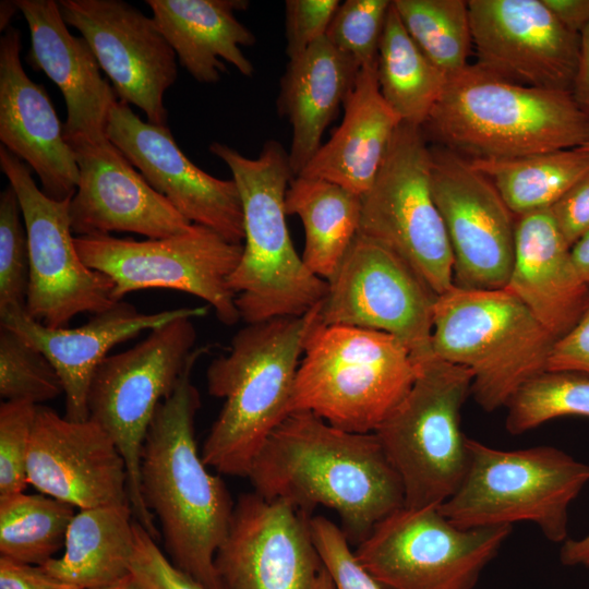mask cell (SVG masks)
I'll list each match as a JSON object with an SVG mask.
<instances>
[{"instance_id":"cell-12","label":"cell","mask_w":589,"mask_h":589,"mask_svg":"<svg viewBox=\"0 0 589 589\" xmlns=\"http://www.w3.org/2000/svg\"><path fill=\"white\" fill-rule=\"evenodd\" d=\"M512 526L460 528L438 506H401L354 554L383 589H472Z\"/></svg>"},{"instance_id":"cell-44","label":"cell","mask_w":589,"mask_h":589,"mask_svg":"<svg viewBox=\"0 0 589 589\" xmlns=\"http://www.w3.org/2000/svg\"><path fill=\"white\" fill-rule=\"evenodd\" d=\"M551 212L564 239L573 247L589 231V173L561 197Z\"/></svg>"},{"instance_id":"cell-52","label":"cell","mask_w":589,"mask_h":589,"mask_svg":"<svg viewBox=\"0 0 589 589\" xmlns=\"http://www.w3.org/2000/svg\"><path fill=\"white\" fill-rule=\"evenodd\" d=\"M101 589H144V588L140 585L136 578L130 573L120 581L113 584L112 586L101 588Z\"/></svg>"},{"instance_id":"cell-32","label":"cell","mask_w":589,"mask_h":589,"mask_svg":"<svg viewBox=\"0 0 589 589\" xmlns=\"http://www.w3.org/2000/svg\"><path fill=\"white\" fill-rule=\"evenodd\" d=\"M376 75L383 98L401 122L420 128L447 81L410 37L393 1L378 47Z\"/></svg>"},{"instance_id":"cell-46","label":"cell","mask_w":589,"mask_h":589,"mask_svg":"<svg viewBox=\"0 0 589 589\" xmlns=\"http://www.w3.org/2000/svg\"><path fill=\"white\" fill-rule=\"evenodd\" d=\"M0 589H72L48 575L41 566L0 556Z\"/></svg>"},{"instance_id":"cell-19","label":"cell","mask_w":589,"mask_h":589,"mask_svg":"<svg viewBox=\"0 0 589 589\" xmlns=\"http://www.w3.org/2000/svg\"><path fill=\"white\" fill-rule=\"evenodd\" d=\"M478 63L515 83L570 92L580 35L543 0L468 1Z\"/></svg>"},{"instance_id":"cell-53","label":"cell","mask_w":589,"mask_h":589,"mask_svg":"<svg viewBox=\"0 0 589 589\" xmlns=\"http://www.w3.org/2000/svg\"><path fill=\"white\" fill-rule=\"evenodd\" d=\"M313 589H335L334 584L324 567L321 569Z\"/></svg>"},{"instance_id":"cell-29","label":"cell","mask_w":589,"mask_h":589,"mask_svg":"<svg viewBox=\"0 0 589 589\" xmlns=\"http://www.w3.org/2000/svg\"><path fill=\"white\" fill-rule=\"evenodd\" d=\"M360 67L326 37L289 60L280 79L278 111L291 125L288 152L294 177L322 146L327 125L354 84Z\"/></svg>"},{"instance_id":"cell-10","label":"cell","mask_w":589,"mask_h":589,"mask_svg":"<svg viewBox=\"0 0 589 589\" xmlns=\"http://www.w3.org/2000/svg\"><path fill=\"white\" fill-rule=\"evenodd\" d=\"M195 341L191 317L154 328L134 347L105 358L88 389V419L99 424L120 450L134 518L156 541V519L141 494V453L158 405L175 390L189 364L207 350L194 348Z\"/></svg>"},{"instance_id":"cell-36","label":"cell","mask_w":589,"mask_h":589,"mask_svg":"<svg viewBox=\"0 0 589 589\" xmlns=\"http://www.w3.org/2000/svg\"><path fill=\"white\" fill-rule=\"evenodd\" d=\"M505 407V426L513 435L561 417L589 418V375L545 371L521 386Z\"/></svg>"},{"instance_id":"cell-48","label":"cell","mask_w":589,"mask_h":589,"mask_svg":"<svg viewBox=\"0 0 589 589\" xmlns=\"http://www.w3.org/2000/svg\"><path fill=\"white\" fill-rule=\"evenodd\" d=\"M572 95L589 116V23L580 33L579 56Z\"/></svg>"},{"instance_id":"cell-4","label":"cell","mask_w":589,"mask_h":589,"mask_svg":"<svg viewBox=\"0 0 589 589\" xmlns=\"http://www.w3.org/2000/svg\"><path fill=\"white\" fill-rule=\"evenodd\" d=\"M321 303L301 316L245 324L228 352L211 362L207 389L224 404L201 452L208 468L248 477L269 435L290 413L300 357L321 321Z\"/></svg>"},{"instance_id":"cell-11","label":"cell","mask_w":589,"mask_h":589,"mask_svg":"<svg viewBox=\"0 0 589 589\" xmlns=\"http://www.w3.org/2000/svg\"><path fill=\"white\" fill-rule=\"evenodd\" d=\"M359 233L401 257L441 296L454 286V256L431 185V148L420 127L401 123L369 190Z\"/></svg>"},{"instance_id":"cell-24","label":"cell","mask_w":589,"mask_h":589,"mask_svg":"<svg viewBox=\"0 0 589 589\" xmlns=\"http://www.w3.org/2000/svg\"><path fill=\"white\" fill-rule=\"evenodd\" d=\"M22 40L9 27L0 38V141L39 178L41 191L64 201L74 195L80 172L58 115L40 84L25 72Z\"/></svg>"},{"instance_id":"cell-15","label":"cell","mask_w":589,"mask_h":589,"mask_svg":"<svg viewBox=\"0 0 589 589\" xmlns=\"http://www.w3.org/2000/svg\"><path fill=\"white\" fill-rule=\"evenodd\" d=\"M327 283L321 323L389 334L417 362L433 353L437 294L396 253L358 233Z\"/></svg>"},{"instance_id":"cell-45","label":"cell","mask_w":589,"mask_h":589,"mask_svg":"<svg viewBox=\"0 0 589 589\" xmlns=\"http://www.w3.org/2000/svg\"><path fill=\"white\" fill-rule=\"evenodd\" d=\"M546 371L589 375V305L574 328L554 344Z\"/></svg>"},{"instance_id":"cell-6","label":"cell","mask_w":589,"mask_h":589,"mask_svg":"<svg viewBox=\"0 0 589 589\" xmlns=\"http://www.w3.org/2000/svg\"><path fill=\"white\" fill-rule=\"evenodd\" d=\"M417 374L418 362L396 337L320 321L305 340L289 411H311L348 432L374 433Z\"/></svg>"},{"instance_id":"cell-39","label":"cell","mask_w":589,"mask_h":589,"mask_svg":"<svg viewBox=\"0 0 589 589\" xmlns=\"http://www.w3.org/2000/svg\"><path fill=\"white\" fill-rule=\"evenodd\" d=\"M389 0H347L339 4L326 38L361 68L376 64Z\"/></svg>"},{"instance_id":"cell-1","label":"cell","mask_w":589,"mask_h":589,"mask_svg":"<svg viewBox=\"0 0 589 589\" xmlns=\"http://www.w3.org/2000/svg\"><path fill=\"white\" fill-rule=\"evenodd\" d=\"M247 478L255 493L308 516L317 506L335 510L350 544L405 505L401 480L375 433L338 429L311 411L286 417Z\"/></svg>"},{"instance_id":"cell-40","label":"cell","mask_w":589,"mask_h":589,"mask_svg":"<svg viewBox=\"0 0 589 589\" xmlns=\"http://www.w3.org/2000/svg\"><path fill=\"white\" fill-rule=\"evenodd\" d=\"M36 405H0V498L23 493L28 484L27 461Z\"/></svg>"},{"instance_id":"cell-31","label":"cell","mask_w":589,"mask_h":589,"mask_svg":"<svg viewBox=\"0 0 589 589\" xmlns=\"http://www.w3.org/2000/svg\"><path fill=\"white\" fill-rule=\"evenodd\" d=\"M285 209L302 221L305 266L329 280L359 233L361 195L321 178L297 176L288 187Z\"/></svg>"},{"instance_id":"cell-26","label":"cell","mask_w":589,"mask_h":589,"mask_svg":"<svg viewBox=\"0 0 589 589\" xmlns=\"http://www.w3.org/2000/svg\"><path fill=\"white\" fill-rule=\"evenodd\" d=\"M570 249L551 208L516 216L514 265L505 289L556 340L574 328L589 305V285Z\"/></svg>"},{"instance_id":"cell-33","label":"cell","mask_w":589,"mask_h":589,"mask_svg":"<svg viewBox=\"0 0 589 589\" xmlns=\"http://www.w3.org/2000/svg\"><path fill=\"white\" fill-rule=\"evenodd\" d=\"M470 161L491 179L516 216L551 208L589 173V151L582 147Z\"/></svg>"},{"instance_id":"cell-9","label":"cell","mask_w":589,"mask_h":589,"mask_svg":"<svg viewBox=\"0 0 589 589\" xmlns=\"http://www.w3.org/2000/svg\"><path fill=\"white\" fill-rule=\"evenodd\" d=\"M472 381L468 368L432 353L418 361L409 392L375 430L406 506H440L460 486L470 459L460 412Z\"/></svg>"},{"instance_id":"cell-3","label":"cell","mask_w":589,"mask_h":589,"mask_svg":"<svg viewBox=\"0 0 589 589\" xmlns=\"http://www.w3.org/2000/svg\"><path fill=\"white\" fill-rule=\"evenodd\" d=\"M469 160H506L589 142V116L570 92L515 83L478 62L447 77L421 127Z\"/></svg>"},{"instance_id":"cell-35","label":"cell","mask_w":589,"mask_h":589,"mask_svg":"<svg viewBox=\"0 0 589 589\" xmlns=\"http://www.w3.org/2000/svg\"><path fill=\"white\" fill-rule=\"evenodd\" d=\"M393 7L417 46L447 77L469 64L468 1L393 0Z\"/></svg>"},{"instance_id":"cell-51","label":"cell","mask_w":589,"mask_h":589,"mask_svg":"<svg viewBox=\"0 0 589 589\" xmlns=\"http://www.w3.org/2000/svg\"><path fill=\"white\" fill-rule=\"evenodd\" d=\"M16 11H20L15 1H1L0 3V29L5 32L9 23Z\"/></svg>"},{"instance_id":"cell-43","label":"cell","mask_w":589,"mask_h":589,"mask_svg":"<svg viewBox=\"0 0 589 589\" xmlns=\"http://www.w3.org/2000/svg\"><path fill=\"white\" fill-rule=\"evenodd\" d=\"M338 0H287L285 2L286 55L289 60L302 55L326 37Z\"/></svg>"},{"instance_id":"cell-38","label":"cell","mask_w":589,"mask_h":589,"mask_svg":"<svg viewBox=\"0 0 589 589\" xmlns=\"http://www.w3.org/2000/svg\"><path fill=\"white\" fill-rule=\"evenodd\" d=\"M29 250L20 202L9 184L0 194V310L25 306Z\"/></svg>"},{"instance_id":"cell-30","label":"cell","mask_w":589,"mask_h":589,"mask_svg":"<svg viewBox=\"0 0 589 589\" xmlns=\"http://www.w3.org/2000/svg\"><path fill=\"white\" fill-rule=\"evenodd\" d=\"M130 504L80 509L72 518L64 552L43 565L72 589H101L130 574L135 533Z\"/></svg>"},{"instance_id":"cell-17","label":"cell","mask_w":589,"mask_h":589,"mask_svg":"<svg viewBox=\"0 0 589 589\" xmlns=\"http://www.w3.org/2000/svg\"><path fill=\"white\" fill-rule=\"evenodd\" d=\"M67 25L80 32L118 100L146 121L167 125L165 92L178 76L177 56L153 17L122 0H60Z\"/></svg>"},{"instance_id":"cell-50","label":"cell","mask_w":589,"mask_h":589,"mask_svg":"<svg viewBox=\"0 0 589 589\" xmlns=\"http://www.w3.org/2000/svg\"><path fill=\"white\" fill-rule=\"evenodd\" d=\"M573 261L580 277L589 285V231L572 247Z\"/></svg>"},{"instance_id":"cell-20","label":"cell","mask_w":589,"mask_h":589,"mask_svg":"<svg viewBox=\"0 0 589 589\" xmlns=\"http://www.w3.org/2000/svg\"><path fill=\"white\" fill-rule=\"evenodd\" d=\"M106 136L191 224L207 227L229 242L243 243V207L235 180L215 178L194 165L168 125L143 121L129 104L117 99Z\"/></svg>"},{"instance_id":"cell-34","label":"cell","mask_w":589,"mask_h":589,"mask_svg":"<svg viewBox=\"0 0 589 589\" xmlns=\"http://www.w3.org/2000/svg\"><path fill=\"white\" fill-rule=\"evenodd\" d=\"M74 507L45 494L0 498V554L43 566L64 548Z\"/></svg>"},{"instance_id":"cell-25","label":"cell","mask_w":589,"mask_h":589,"mask_svg":"<svg viewBox=\"0 0 589 589\" xmlns=\"http://www.w3.org/2000/svg\"><path fill=\"white\" fill-rule=\"evenodd\" d=\"M31 34L26 61L43 71L60 89L67 109V142L107 139L106 127L117 101L112 86L86 40L70 33L55 0H14Z\"/></svg>"},{"instance_id":"cell-7","label":"cell","mask_w":589,"mask_h":589,"mask_svg":"<svg viewBox=\"0 0 589 589\" xmlns=\"http://www.w3.org/2000/svg\"><path fill=\"white\" fill-rule=\"evenodd\" d=\"M556 339L512 292L453 286L433 309L432 352L473 375L471 394L485 411L505 407L546 371Z\"/></svg>"},{"instance_id":"cell-28","label":"cell","mask_w":589,"mask_h":589,"mask_svg":"<svg viewBox=\"0 0 589 589\" xmlns=\"http://www.w3.org/2000/svg\"><path fill=\"white\" fill-rule=\"evenodd\" d=\"M160 33L179 64L199 83L215 84L224 63L252 76L254 67L242 47L255 44L254 34L235 15L245 10L244 0H146Z\"/></svg>"},{"instance_id":"cell-27","label":"cell","mask_w":589,"mask_h":589,"mask_svg":"<svg viewBox=\"0 0 589 589\" xmlns=\"http://www.w3.org/2000/svg\"><path fill=\"white\" fill-rule=\"evenodd\" d=\"M401 123L380 92L376 64L361 68L345 99L340 125L298 176L321 178L364 194Z\"/></svg>"},{"instance_id":"cell-42","label":"cell","mask_w":589,"mask_h":589,"mask_svg":"<svg viewBox=\"0 0 589 589\" xmlns=\"http://www.w3.org/2000/svg\"><path fill=\"white\" fill-rule=\"evenodd\" d=\"M135 545L130 573L144 589H206L176 567L157 541L135 520Z\"/></svg>"},{"instance_id":"cell-16","label":"cell","mask_w":589,"mask_h":589,"mask_svg":"<svg viewBox=\"0 0 589 589\" xmlns=\"http://www.w3.org/2000/svg\"><path fill=\"white\" fill-rule=\"evenodd\" d=\"M431 148V185L454 256V286L506 287L515 257L516 215L491 179L442 146Z\"/></svg>"},{"instance_id":"cell-18","label":"cell","mask_w":589,"mask_h":589,"mask_svg":"<svg viewBox=\"0 0 589 589\" xmlns=\"http://www.w3.org/2000/svg\"><path fill=\"white\" fill-rule=\"evenodd\" d=\"M310 517L283 500L240 495L215 555L224 589H313L323 565Z\"/></svg>"},{"instance_id":"cell-5","label":"cell","mask_w":589,"mask_h":589,"mask_svg":"<svg viewBox=\"0 0 589 589\" xmlns=\"http://www.w3.org/2000/svg\"><path fill=\"white\" fill-rule=\"evenodd\" d=\"M209 151L230 169L243 207V252L229 277L240 320L251 324L309 313L324 300L328 283L305 266L289 235L285 197L294 176L288 152L274 140L256 158L219 142Z\"/></svg>"},{"instance_id":"cell-49","label":"cell","mask_w":589,"mask_h":589,"mask_svg":"<svg viewBox=\"0 0 589 589\" xmlns=\"http://www.w3.org/2000/svg\"><path fill=\"white\" fill-rule=\"evenodd\" d=\"M560 558L566 566H584L589 568V532L582 538L564 541Z\"/></svg>"},{"instance_id":"cell-22","label":"cell","mask_w":589,"mask_h":589,"mask_svg":"<svg viewBox=\"0 0 589 589\" xmlns=\"http://www.w3.org/2000/svg\"><path fill=\"white\" fill-rule=\"evenodd\" d=\"M79 167L70 221L76 237L132 232L161 239L192 225L135 170L108 139L68 142Z\"/></svg>"},{"instance_id":"cell-14","label":"cell","mask_w":589,"mask_h":589,"mask_svg":"<svg viewBox=\"0 0 589 589\" xmlns=\"http://www.w3.org/2000/svg\"><path fill=\"white\" fill-rule=\"evenodd\" d=\"M1 171L14 189L27 232L29 284L26 311L48 327H68L80 313L110 308L113 283L86 266L74 244L70 202L48 197L27 165L0 145Z\"/></svg>"},{"instance_id":"cell-23","label":"cell","mask_w":589,"mask_h":589,"mask_svg":"<svg viewBox=\"0 0 589 589\" xmlns=\"http://www.w3.org/2000/svg\"><path fill=\"white\" fill-rule=\"evenodd\" d=\"M207 310L208 305L141 313L134 305L120 300L93 314L82 326L53 328L33 318L25 306H12L0 310V323L46 356L62 381L64 417L71 421H85L88 419L87 396L92 377L111 348L171 321L204 316Z\"/></svg>"},{"instance_id":"cell-13","label":"cell","mask_w":589,"mask_h":589,"mask_svg":"<svg viewBox=\"0 0 589 589\" xmlns=\"http://www.w3.org/2000/svg\"><path fill=\"white\" fill-rule=\"evenodd\" d=\"M82 261L113 283V298L143 289H171L201 298L225 325L240 321L229 277L243 243H232L214 230L192 224L184 232L136 241L110 235L74 237Z\"/></svg>"},{"instance_id":"cell-37","label":"cell","mask_w":589,"mask_h":589,"mask_svg":"<svg viewBox=\"0 0 589 589\" xmlns=\"http://www.w3.org/2000/svg\"><path fill=\"white\" fill-rule=\"evenodd\" d=\"M63 394L62 381L44 353L12 329L0 326V395L3 401L34 405Z\"/></svg>"},{"instance_id":"cell-8","label":"cell","mask_w":589,"mask_h":589,"mask_svg":"<svg viewBox=\"0 0 589 589\" xmlns=\"http://www.w3.org/2000/svg\"><path fill=\"white\" fill-rule=\"evenodd\" d=\"M469 467L438 506L460 528L534 524L551 542L566 541L569 506L589 482V465L553 446L504 450L468 437Z\"/></svg>"},{"instance_id":"cell-47","label":"cell","mask_w":589,"mask_h":589,"mask_svg":"<svg viewBox=\"0 0 589 589\" xmlns=\"http://www.w3.org/2000/svg\"><path fill=\"white\" fill-rule=\"evenodd\" d=\"M557 20L576 34L589 23V0H543Z\"/></svg>"},{"instance_id":"cell-41","label":"cell","mask_w":589,"mask_h":589,"mask_svg":"<svg viewBox=\"0 0 589 589\" xmlns=\"http://www.w3.org/2000/svg\"><path fill=\"white\" fill-rule=\"evenodd\" d=\"M309 528L335 589H383L357 560L340 527L317 515L309 518Z\"/></svg>"},{"instance_id":"cell-2","label":"cell","mask_w":589,"mask_h":589,"mask_svg":"<svg viewBox=\"0 0 589 589\" xmlns=\"http://www.w3.org/2000/svg\"><path fill=\"white\" fill-rule=\"evenodd\" d=\"M196 361L154 413L141 453L140 486L160 525L171 563L206 589H224L215 555L227 536L235 503L197 450L194 418L200 395L191 382Z\"/></svg>"},{"instance_id":"cell-54","label":"cell","mask_w":589,"mask_h":589,"mask_svg":"<svg viewBox=\"0 0 589 589\" xmlns=\"http://www.w3.org/2000/svg\"><path fill=\"white\" fill-rule=\"evenodd\" d=\"M581 147L589 151V142L586 145L581 146Z\"/></svg>"},{"instance_id":"cell-21","label":"cell","mask_w":589,"mask_h":589,"mask_svg":"<svg viewBox=\"0 0 589 589\" xmlns=\"http://www.w3.org/2000/svg\"><path fill=\"white\" fill-rule=\"evenodd\" d=\"M27 478L41 494L80 509L130 504L125 461L111 436L91 419L71 421L43 405L36 406Z\"/></svg>"}]
</instances>
